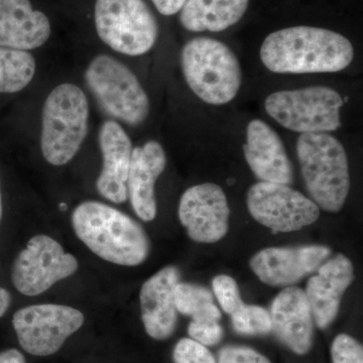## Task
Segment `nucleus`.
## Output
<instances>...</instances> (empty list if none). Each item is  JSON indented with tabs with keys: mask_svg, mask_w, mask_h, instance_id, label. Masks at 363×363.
I'll list each match as a JSON object with an SVG mask.
<instances>
[{
	"mask_svg": "<svg viewBox=\"0 0 363 363\" xmlns=\"http://www.w3.org/2000/svg\"><path fill=\"white\" fill-rule=\"evenodd\" d=\"M259 56L267 70L274 73H335L350 65L354 49L341 33L298 26L267 35Z\"/></svg>",
	"mask_w": 363,
	"mask_h": 363,
	"instance_id": "obj_1",
	"label": "nucleus"
},
{
	"mask_svg": "<svg viewBox=\"0 0 363 363\" xmlns=\"http://www.w3.org/2000/svg\"><path fill=\"white\" fill-rule=\"evenodd\" d=\"M72 224L91 252L112 264L135 267L149 255L150 240L143 227L104 203H81L72 214Z\"/></svg>",
	"mask_w": 363,
	"mask_h": 363,
	"instance_id": "obj_2",
	"label": "nucleus"
},
{
	"mask_svg": "<svg viewBox=\"0 0 363 363\" xmlns=\"http://www.w3.org/2000/svg\"><path fill=\"white\" fill-rule=\"evenodd\" d=\"M297 155L312 201L325 211H340L350 189V164L342 143L329 133L301 135Z\"/></svg>",
	"mask_w": 363,
	"mask_h": 363,
	"instance_id": "obj_3",
	"label": "nucleus"
},
{
	"mask_svg": "<svg viewBox=\"0 0 363 363\" xmlns=\"http://www.w3.org/2000/svg\"><path fill=\"white\" fill-rule=\"evenodd\" d=\"M181 66L190 89L208 104H228L240 92V61L220 40L204 37L189 40L182 50Z\"/></svg>",
	"mask_w": 363,
	"mask_h": 363,
	"instance_id": "obj_4",
	"label": "nucleus"
},
{
	"mask_svg": "<svg viewBox=\"0 0 363 363\" xmlns=\"http://www.w3.org/2000/svg\"><path fill=\"white\" fill-rule=\"evenodd\" d=\"M89 123V104L81 88L71 83L57 86L45 99L40 150L52 166H64L77 155Z\"/></svg>",
	"mask_w": 363,
	"mask_h": 363,
	"instance_id": "obj_5",
	"label": "nucleus"
},
{
	"mask_svg": "<svg viewBox=\"0 0 363 363\" xmlns=\"http://www.w3.org/2000/svg\"><path fill=\"white\" fill-rule=\"evenodd\" d=\"M85 81L102 111L116 121L138 126L149 116L150 100L142 84L113 57H95L86 69Z\"/></svg>",
	"mask_w": 363,
	"mask_h": 363,
	"instance_id": "obj_6",
	"label": "nucleus"
},
{
	"mask_svg": "<svg viewBox=\"0 0 363 363\" xmlns=\"http://www.w3.org/2000/svg\"><path fill=\"white\" fill-rule=\"evenodd\" d=\"M343 105L337 91L326 86L278 91L264 101L269 116L286 130L301 135L337 130Z\"/></svg>",
	"mask_w": 363,
	"mask_h": 363,
	"instance_id": "obj_7",
	"label": "nucleus"
},
{
	"mask_svg": "<svg viewBox=\"0 0 363 363\" xmlns=\"http://www.w3.org/2000/svg\"><path fill=\"white\" fill-rule=\"evenodd\" d=\"M95 26L105 45L128 56L150 51L159 35L156 16L145 0H96Z\"/></svg>",
	"mask_w": 363,
	"mask_h": 363,
	"instance_id": "obj_8",
	"label": "nucleus"
},
{
	"mask_svg": "<svg viewBox=\"0 0 363 363\" xmlns=\"http://www.w3.org/2000/svg\"><path fill=\"white\" fill-rule=\"evenodd\" d=\"M13 324L18 342L26 352L49 357L82 327L84 315L69 306H28L14 313Z\"/></svg>",
	"mask_w": 363,
	"mask_h": 363,
	"instance_id": "obj_9",
	"label": "nucleus"
},
{
	"mask_svg": "<svg viewBox=\"0 0 363 363\" xmlns=\"http://www.w3.org/2000/svg\"><path fill=\"white\" fill-rule=\"evenodd\" d=\"M247 204L253 218L274 233L301 230L320 216L311 199L284 184H255L248 189Z\"/></svg>",
	"mask_w": 363,
	"mask_h": 363,
	"instance_id": "obj_10",
	"label": "nucleus"
},
{
	"mask_svg": "<svg viewBox=\"0 0 363 363\" xmlns=\"http://www.w3.org/2000/svg\"><path fill=\"white\" fill-rule=\"evenodd\" d=\"M78 269L74 255L50 236L40 234L28 241L26 248L16 257L13 281L23 295L38 296L49 290L57 281L69 278Z\"/></svg>",
	"mask_w": 363,
	"mask_h": 363,
	"instance_id": "obj_11",
	"label": "nucleus"
},
{
	"mask_svg": "<svg viewBox=\"0 0 363 363\" xmlns=\"http://www.w3.org/2000/svg\"><path fill=\"white\" fill-rule=\"evenodd\" d=\"M228 202L216 184L193 186L182 195L179 218L196 242L214 243L226 235L229 228Z\"/></svg>",
	"mask_w": 363,
	"mask_h": 363,
	"instance_id": "obj_12",
	"label": "nucleus"
},
{
	"mask_svg": "<svg viewBox=\"0 0 363 363\" xmlns=\"http://www.w3.org/2000/svg\"><path fill=\"white\" fill-rule=\"evenodd\" d=\"M330 255V248L324 245L269 247L250 259V267L266 285L292 286L317 272Z\"/></svg>",
	"mask_w": 363,
	"mask_h": 363,
	"instance_id": "obj_13",
	"label": "nucleus"
},
{
	"mask_svg": "<svg viewBox=\"0 0 363 363\" xmlns=\"http://www.w3.org/2000/svg\"><path fill=\"white\" fill-rule=\"evenodd\" d=\"M99 145L104 159L97 179V190L109 201L121 204L128 200V177L133 143L130 136L116 121H106L99 130Z\"/></svg>",
	"mask_w": 363,
	"mask_h": 363,
	"instance_id": "obj_14",
	"label": "nucleus"
},
{
	"mask_svg": "<svg viewBox=\"0 0 363 363\" xmlns=\"http://www.w3.org/2000/svg\"><path fill=\"white\" fill-rule=\"evenodd\" d=\"M245 157L252 173L260 182L292 184L293 166L285 145L276 130L259 119H253L247 128Z\"/></svg>",
	"mask_w": 363,
	"mask_h": 363,
	"instance_id": "obj_15",
	"label": "nucleus"
},
{
	"mask_svg": "<svg viewBox=\"0 0 363 363\" xmlns=\"http://www.w3.org/2000/svg\"><path fill=\"white\" fill-rule=\"evenodd\" d=\"M179 283V269L167 267L147 279L140 290L143 326L150 337L156 340L168 339L175 331L178 320L175 290Z\"/></svg>",
	"mask_w": 363,
	"mask_h": 363,
	"instance_id": "obj_16",
	"label": "nucleus"
},
{
	"mask_svg": "<svg viewBox=\"0 0 363 363\" xmlns=\"http://www.w3.org/2000/svg\"><path fill=\"white\" fill-rule=\"evenodd\" d=\"M353 278L352 262L344 255L326 260L310 278L305 294L319 328H327L337 317L341 298Z\"/></svg>",
	"mask_w": 363,
	"mask_h": 363,
	"instance_id": "obj_17",
	"label": "nucleus"
},
{
	"mask_svg": "<svg viewBox=\"0 0 363 363\" xmlns=\"http://www.w3.org/2000/svg\"><path fill=\"white\" fill-rule=\"evenodd\" d=\"M272 331L286 347L298 355L311 350L313 316L305 291L288 286L277 296L271 307Z\"/></svg>",
	"mask_w": 363,
	"mask_h": 363,
	"instance_id": "obj_18",
	"label": "nucleus"
},
{
	"mask_svg": "<svg viewBox=\"0 0 363 363\" xmlns=\"http://www.w3.org/2000/svg\"><path fill=\"white\" fill-rule=\"evenodd\" d=\"M167 157L161 143L150 140L136 147L131 155L128 177V195L135 214L142 220H154L157 216L155 184L164 171Z\"/></svg>",
	"mask_w": 363,
	"mask_h": 363,
	"instance_id": "obj_19",
	"label": "nucleus"
},
{
	"mask_svg": "<svg viewBox=\"0 0 363 363\" xmlns=\"http://www.w3.org/2000/svg\"><path fill=\"white\" fill-rule=\"evenodd\" d=\"M51 33L49 18L33 11L30 0H0V47L28 52L45 45Z\"/></svg>",
	"mask_w": 363,
	"mask_h": 363,
	"instance_id": "obj_20",
	"label": "nucleus"
},
{
	"mask_svg": "<svg viewBox=\"0 0 363 363\" xmlns=\"http://www.w3.org/2000/svg\"><path fill=\"white\" fill-rule=\"evenodd\" d=\"M248 4L250 0H186L180 23L190 32H222L242 18Z\"/></svg>",
	"mask_w": 363,
	"mask_h": 363,
	"instance_id": "obj_21",
	"label": "nucleus"
},
{
	"mask_svg": "<svg viewBox=\"0 0 363 363\" xmlns=\"http://www.w3.org/2000/svg\"><path fill=\"white\" fill-rule=\"evenodd\" d=\"M35 60L30 52L0 47V93H16L32 82Z\"/></svg>",
	"mask_w": 363,
	"mask_h": 363,
	"instance_id": "obj_22",
	"label": "nucleus"
},
{
	"mask_svg": "<svg viewBox=\"0 0 363 363\" xmlns=\"http://www.w3.org/2000/svg\"><path fill=\"white\" fill-rule=\"evenodd\" d=\"M175 303L177 311L192 320H220L221 312L214 304L213 295L204 286L179 283Z\"/></svg>",
	"mask_w": 363,
	"mask_h": 363,
	"instance_id": "obj_23",
	"label": "nucleus"
},
{
	"mask_svg": "<svg viewBox=\"0 0 363 363\" xmlns=\"http://www.w3.org/2000/svg\"><path fill=\"white\" fill-rule=\"evenodd\" d=\"M234 330L242 335H266L272 331L271 315L264 308L245 305L231 315Z\"/></svg>",
	"mask_w": 363,
	"mask_h": 363,
	"instance_id": "obj_24",
	"label": "nucleus"
},
{
	"mask_svg": "<svg viewBox=\"0 0 363 363\" xmlns=\"http://www.w3.org/2000/svg\"><path fill=\"white\" fill-rule=\"evenodd\" d=\"M212 286L215 297L227 314L233 315L245 305L240 297L238 284L231 277L226 274L217 276L212 281Z\"/></svg>",
	"mask_w": 363,
	"mask_h": 363,
	"instance_id": "obj_25",
	"label": "nucleus"
},
{
	"mask_svg": "<svg viewBox=\"0 0 363 363\" xmlns=\"http://www.w3.org/2000/svg\"><path fill=\"white\" fill-rule=\"evenodd\" d=\"M175 363H216L206 346L191 338H183L177 343L173 353Z\"/></svg>",
	"mask_w": 363,
	"mask_h": 363,
	"instance_id": "obj_26",
	"label": "nucleus"
},
{
	"mask_svg": "<svg viewBox=\"0 0 363 363\" xmlns=\"http://www.w3.org/2000/svg\"><path fill=\"white\" fill-rule=\"evenodd\" d=\"M331 354L333 363H363L362 344L347 334H340L334 339Z\"/></svg>",
	"mask_w": 363,
	"mask_h": 363,
	"instance_id": "obj_27",
	"label": "nucleus"
},
{
	"mask_svg": "<svg viewBox=\"0 0 363 363\" xmlns=\"http://www.w3.org/2000/svg\"><path fill=\"white\" fill-rule=\"evenodd\" d=\"M188 333L191 339L204 346L216 345L223 337V329L215 320H192Z\"/></svg>",
	"mask_w": 363,
	"mask_h": 363,
	"instance_id": "obj_28",
	"label": "nucleus"
},
{
	"mask_svg": "<svg viewBox=\"0 0 363 363\" xmlns=\"http://www.w3.org/2000/svg\"><path fill=\"white\" fill-rule=\"evenodd\" d=\"M218 363H271L257 351L245 346H225L218 353Z\"/></svg>",
	"mask_w": 363,
	"mask_h": 363,
	"instance_id": "obj_29",
	"label": "nucleus"
},
{
	"mask_svg": "<svg viewBox=\"0 0 363 363\" xmlns=\"http://www.w3.org/2000/svg\"><path fill=\"white\" fill-rule=\"evenodd\" d=\"M159 13L162 16H174L178 13L186 0H152Z\"/></svg>",
	"mask_w": 363,
	"mask_h": 363,
	"instance_id": "obj_30",
	"label": "nucleus"
},
{
	"mask_svg": "<svg viewBox=\"0 0 363 363\" xmlns=\"http://www.w3.org/2000/svg\"><path fill=\"white\" fill-rule=\"evenodd\" d=\"M0 363H26V359L20 351L11 348L0 352Z\"/></svg>",
	"mask_w": 363,
	"mask_h": 363,
	"instance_id": "obj_31",
	"label": "nucleus"
},
{
	"mask_svg": "<svg viewBox=\"0 0 363 363\" xmlns=\"http://www.w3.org/2000/svg\"><path fill=\"white\" fill-rule=\"evenodd\" d=\"M11 303V296L6 289L0 288V318L6 314Z\"/></svg>",
	"mask_w": 363,
	"mask_h": 363,
	"instance_id": "obj_32",
	"label": "nucleus"
},
{
	"mask_svg": "<svg viewBox=\"0 0 363 363\" xmlns=\"http://www.w3.org/2000/svg\"><path fill=\"white\" fill-rule=\"evenodd\" d=\"M67 208H68V206H67L66 203H61V204H60V209H61L62 211H65Z\"/></svg>",
	"mask_w": 363,
	"mask_h": 363,
	"instance_id": "obj_33",
	"label": "nucleus"
},
{
	"mask_svg": "<svg viewBox=\"0 0 363 363\" xmlns=\"http://www.w3.org/2000/svg\"><path fill=\"white\" fill-rule=\"evenodd\" d=\"M2 217V200H1V192H0V220Z\"/></svg>",
	"mask_w": 363,
	"mask_h": 363,
	"instance_id": "obj_34",
	"label": "nucleus"
}]
</instances>
